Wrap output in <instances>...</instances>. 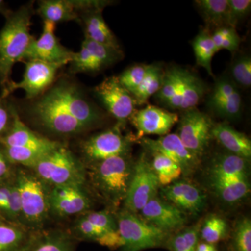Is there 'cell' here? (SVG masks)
<instances>
[{"label": "cell", "instance_id": "83f0119b", "mask_svg": "<svg viewBox=\"0 0 251 251\" xmlns=\"http://www.w3.org/2000/svg\"><path fill=\"white\" fill-rule=\"evenodd\" d=\"M196 64L204 68L210 76H214L211 68V61L218 50L211 38L209 29H204L192 41Z\"/></svg>", "mask_w": 251, "mask_h": 251}, {"label": "cell", "instance_id": "484cf974", "mask_svg": "<svg viewBox=\"0 0 251 251\" xmlns=\"http://www.w3.org/2000/svg\"><path fill=\"white\" fill-rule=\"evenodd\" d=\"M30 233L21 225L0 219V251H21Z\"/></svg>", "mask_w": 251, "mask_h": 251}, {"label": "cell", "instance_id": "ee69618b", "mask_svg": "<svg viewBox=\"0 0 251 251\" xmlns=\"http://www.w3.org/2000/svg\"><path fill=\"white\" fill-rule=\"evenodd\" d=\"M15 182L14 176L6 181L0 182V219L4 220L11 198V192Z\"/></svg>", "mask_w": 251, "mask_h": 251}, {"label": "cell", "instance_id": "e575fe53", "mask_svg": "<svg viewBox=\"0 0 251 251\" xmlns=\"http://www.w3.org/2000/svg\"><path fill=\"white\" fill-rule=\"evenodd\" d=\"M183 72L184 69L175 67L165 73L161 88L156 94V99L162 103L166 105L179 92L182 84Z\"/></svg>", "mask_w": 251, "mask_h": 251}, {"label": "cell", "instance_id": "4dcf8cb0", "mask_svg": "<svg viewBox=\"0 0 251 251\" xmlns=\"http://www.w3.org/2000/svg\"><path fill=\"white\" fill-rule=\"evenodd\" d=\"M152 160L150 162L160 186L173 184L182 175V170L176 163L159 153H150Z\"/></svg>", "mask_w": 251, "mask_h": 251}, {"label": "cell", "instance_id": "1f68e13d", "mask_svg": "<svg viewBox=\"0 0 251 251\" xmlns=\"http://www.w3.org/2000/svg\"><path fill=\"white\" fill-rule=\"evenodd\" d=\"M1 149L11 164L21 165L27 169H31L44 155L52 151L41 149L16 147H1Z\"/></svg>", "mask_w": 251, "mask_h": 251}, {"label": "cell", "instance_id": "5b68a950", "mask_svg": "<svg viewBox=\"0 0 251 251\" xmlns=\"http://www.w3.org/2000/svg\"><path fill=\"white\" fill-rule=\"evenodd\" d=\"M29 170L51 188L87 182L85 164L62 144L44 155Z\"/></svg>", "mask_w": 251, "mask_h": 251}, {"label": "cell", "instance_id": "4316f807", "mask_svg": "<svg viewBox=\"0 0 251 251\" xmlns=\"http://www.w3.org/2000/svg\"><path fill=\"white\" fill-rule=\"evenodd\" d=\"M195 2L208 26L216 29L229 26L227 0H198Z\"/></svg>", "mask_w": 251, "mask_h": 251}, {"label": "cell", "instance_id": "9a60e30c", "mask_svg": "<svg viewBox=\"0 0 251 251\" xmlns=\"http://www.w3.org/2000/svg\"><path fill=\"white\" fill-rule=\"evenodd\" d=\"M130 120L138 131V138H143L148 135L168 134L179 117L176 114L155 105H147L141 110H135Z\"/></svg>", "mask_w": 251, "mask_h": 251}, {"label": "cell", "instance_id": "8fae6325", "mask_svg": "<svg viewBox=\"0 0 251 251\" xmlns=\"http://www.w3.org/2000/svg\"><path fill=\"white\" fill-rule=\"evenodd\" d=\"M50 215L59 218L80 216L90 211L92 199L85 185L69 184L52 187L50 192Z\"/></svg>", "mask_w": 251, "mask_h": 251}, {"label": "cell", "instance_id": "f35d334b", "mask_svg": "<svg viewBox=\"0 0 251 251\" xmlns=\"http://www.w3.org/2000/svg\"><path fill=\"white\" fill-rule=\"evenodd\" d=\"M69 64H71L70 72L72 74L97 73L92 54L83 42L80 50L73 54L72 60Z\"/></svg>", "mask_w": 251, "mask_h": 251}, {"label": "cell", "instance_id": "74e56055", "mask_svg": "<svg viewBox=\"0 0 251 251\" xmlns=\"http://www.w3.org/2000/svg\"><path fill=\"white\" fill-rule=\"evenodd\" d=\"M149 68L150 65L136 64L126 69L117 77L126 90L133 94L143 82L148 72Z\"/></svg>", "mask_w": 251, "mask_h": 251}, {"label": "cell", "instance_id": "ffe728a7", "mask_svg": "<svg viewBox=\"0 0 251 251\" xmlns=\"http://www.w3.org/2000/svg\"><path fill=\"white\" fill-rule=\"evenodd\" d=\"M211 135L228 152L248 161L251 159V142L247 135L234 129L226 122L214 124Z\"/></svg>", "mask_w": 251, "mask_h": 251}, {"label": "cell", "instance_id": "b9f144b4", "mask_svg": "<svg viewBox=\"0 0 251 251\" xmlns=\"http://www.w3.org/2000/svg\"><path fill=\"white\" fill-rule=\"evenodd\" d=\"M84 216L96 227L104 232L117 230L116 219L108 211H91L83 214Z\"/></svg>", "mask_w": 251, "mask_h": 251}, {"label": "cell", "instance_id": "8d00e7d4", "mask_svg": "<svg viewBox=\"0 0 251 251\" xmlns=\"http://www.w3.org/2000/svg\"><path fill=\"white\" fill-rule=\"evenodd\" d=\"M201 224L195 225L181 231L170 241L172 251H195L198 244Z\"/></svg>", "mask_w": 251, "mask_h": 251}, {"label": "cell", "instance_id": "3957f363", "mask_svg": "<svg viewBox=\"0 0 251 251\" xmlns=\"http://www.w3.org/2000/svg\"><path fill=\"white\" fill-rule=\"evenodd\" d=\"M133 168L130 153L113 156L86 165V180L104 202L115 208L125 202Z\"/></svg>", "mask_w": 251, "mask_h": 251}, {"label": "cell", "instance_id": "f6af8a7d", "mask_svg": "<svg viewBox=\"0 0 251 251\" xmlns=\"http://www.w3.org/2000/svg\"><path fill=\"white\" fill-rule=\"evenodd\" d=\"M13 105L6 103L4 99L0 97V137L9 129L12 121Z\"/></svg>", "mask_w": 251, "mask_h": 251}, {"label": "cell", "instance_id": "5bb4252c", "mask_svg": "<svg viewBox=\"0 0 251 251\" xmlns=\"http://www.w3.org/2000/svg\"><path fill=\"white\" fill-rule=\"evenodd\" d=\"M141 143L150 153H161L174 161L182 170V174H191L199 163L200 158L184 146L176 133H168L158 139L143 138Z\"/></svg>", "mask_w": 251, "mask_h": 251}, {"label": "cell", "instance_id": "8992f818", "mask_svg": "<svg viewBox=\"0 0 251 251\" xmlns=\"http://www.w3.org/2000/svg\"><path fill=\"white\" fill-rule=\"evenodd\" d=\"M115 219L117 230L123 239V251H141L161 247L168 236V232L125 209L119 211Z\"/></svg>", "mask_w": 251, "mask_h": 251}, {"label": "cell", "instance_id": "ab89813d", "mask_svg": "<svg viewBox=\"0 0 251 251\" xmlns=\"http://www.w3.org/2000/svg\"><path fill=\"white\" fill-rule=\"evenodd\" d=\"M232 81L237 85L249 88L251 85V58L249 56L239 57L231 68Z\"/></svg>", "mask_w": 251, "mask_h": 251}, {"label": "cell", "instance_id": "7a4b0ae2", "mask_svg": "<svg viewBox=\"0 0 251 251\" xmlns=\"http://www.w3.org/2000/svg\"><path fill=\"white\" fill-rule=\"evenodd\" d=\"M35 13L33 1L23 5L6 17L0 31V86L4 91L11 82L14 64L24 60L31 43V18Z\"/></svg>", "mask_w": 251, "mask_h": 251}, {"label": "cell", "instance_id": "ac0fdd59", "mask_svg": "<svg viewBox=\"0 0 251 251\" xmlns=\"http://www.w3.org/2000/svg\"><path fill=\"white\" fill-rule=\"evenodd\" d=\"M139 213L145 221L166 232L180 228L186 222L183 211L157 196L149 201Z\"/></svg>", "mask_w": 251, "mask_h": 251}, {"label": "cell", "instance_id": "d4e9b609", "mask_svg": "<svg viewBox=\"0 0 251 251\" xmlns=\"http://www.w3.org/2000/svg\"><path fill=\"white\" fill-rule=\"evenodd\" d=\"M207 105L217 116L227 120H237L242 114V97L239 91L229 96L218 95L211 92Z\"/></svg>", "mask_w": 251, "mask_h": 251}, {"label": "cell", "instance_id": "7dc6e473", "mask_svg": "<svg viewBox=\"0 0 251 251\" xmlns=\"http://www.w3.org/2000/svg\"><path fill=\"white\" fill-rule=\"evenodd\" d=\"M11 164L6 156H5L2 150L0 149V182L6 181L14 176L15 172H12Z\"/></svg>", "mask_w": 251, "mask_h": 251}, {"label": "cell", "instance_id": "44dd1931", "mask_svg": "<svg viewBox=\"0 0 251 251\" xmlns=\"http://www.w3.org/2000/svg\"><path fill=\"white\" fill-rule=\"evenodd\" d=\"M102 13L103 10H94L80 15V19L83 22L86 39L112 49L121 50L116 36L105 23Z\"/></svg>", "mask_w": 251, "mask_h": 251}, {"label": "cell", "instance_id": "4fadbf2b", "mask_svg": "<svg viewBox=\"0 0 251 251\" xmlns=\"http://www.w3.org/2000/svg\"><path fill=\"white\" fill-rule=\"evenodd\" d=\"M54 23L44 21L42 34L38 39L31 43L24 60H39L51 64L67 65L70 63L73 54L70 50L61 44L54 34ZM23 60V61H24Z\"/></svg>", "mask_w": 251, "mask_h": 251}, {"label": "cell", "instance_id": "d590c367", "mask_svg": "<svg viewBox=\"0 0 251 251\" xmlns=\"http://www.w3.org/2000/svg\"><path fill=\"white\" fill-rule=\"evenodd\" d=\"M211 38L218 52L221 50L234 52L239 49L242 42V39L236 31L235 27L231 26L217 28L211 34Z\"/></svg>", "mask_w": 251, "mask_h": 251}, {"label": "cell", "instance_id": "c3c4849f", "mask_svg": "<svg viewBox=\"0 0 251 251\" xmlns=\"http://www.w3.org/2000/svg\"><path fill=\"white\" fill-rule=\"evenodd\" d=\"M0 13L4 15L6 17H8L10 14L12 13V11H10L7 7H6V3L2 0H0Z\"/></svg>", "mask_w": 251, "mask_h": 251}, {"label": "cell", "instance_id": "cb8c5ba5", "mask_svg": "<svg viewBox=\"0 0 251 251\" xmlns=\"http://www.w3.org/2000/svg\"><path fill=\"white\" fill-rule=\"evenodd\" d=\"M249 176L211 180V186L225 202L233 204L242 201L250 192Z\"/></svg>", "mask_w": 251, "mask_h": 251}, {"label": "cell", "instance_id": "7402d4cb", "mask_svg": "<svg viewBox=\"0 0 251 251\" xmlns=\"http://www.w3.org/2000/svg\"><path fill=\"white\" fill-rule=\"evenodd\" d=\"M248 171L249 161L229 152L216 155L209 168L211 180L248 176Z\"/></svg>", "mask_w": 251, "mask_h": 251}, {"label": "cell", "instance_id": "bcb514c9", "mask_svg": "<svg viewBox=\"0 0 251 251\" xmlns=\"http://www.w3.org/2000/svg\"><path fill=\"white\" fill-rule=\"evenodd\" d=\"M100 245L106 247L110 249H117L123 247V239L119 233L118 230L112 231L104 234L103 237L97 241Z\"/></svg>", "mask_w": 251, "mask_h": 251}, {"label": "cell", "instance_id": "f1b7e54d", "mask_svg": "<svg viewBox=\"0 0 251 251\" xmlns=\"http://www.w3.org/2000/svg\"><path fill=\"white\" fill-rule=\"evenodd\" d=\"M206 92V85L197 75L184 70L183 73L182 100L180 110L196 108Z\"/></svg>", "mask_w": 251, "mask_h": 251}, {"label": "cell", "instance_id": "e0dca14e", "mask_svg": "<svg viewBox=\"0 0 251 251\" xmlns=\"http://www.w3.org/2000/svg\"><path fill=\"white\" fill-rule=\"evenodd\" d=\"M163 199L181 211L198 214L206 204V196L200 188L187 181H175L162 188Z\"/></svg>", "mask_w": 251, "mask_h": 251}, {"label": "cell", "instance_id": "d6a6232c", "mask_svg": "<svg viewBox=\"0 0 251 251\" xmlns=\"http://www.w3.org/2000/svg\"><path fill=\"white\" fill-rule=\"evenodd\" d=\"M84 44L90 50L93 57L94 65L97 72L108 67L121 59L122 52L121 50H116L101 45L98 43L94 42L90 39H86L83 41Z\"/></svg>", "mask_w": 251, "mask_h": 251}, {"label": "cell", "instance_id": "60d3db41", "mask_svg": "<svg viewBox=\"0 0 251 251\" xmlns=\"http://www.w3.org/2000/svg\"><path fill=\"white\" fill-rule=\"evenodd\" d=\"M234 244L237 251H251V221L249 218L238 221L234 230Z\"/></svg>", "mask_w": 251, "mask_h": 251}, {"label": "cell", "instance_id": "6da1fadb", "mask_svg": "<svg viewBox=\"0 0 251 251\" xmlns=\"http://www.w3.org/2000/svg\"><path fill=\"white\" fill-rule=\"evenodd\" d=\"M27 116L52 134L74 136L99 125L100 109L74 80L62 78L25 106Z\"/></svg>", "mask_w": 251, "mask_h": 251}, {"label": "cell", "instance_id": "d6986e66", "mask_svg": "<svg viewBox=\"0 0 251 251\" xmlns=\"http://www.w3.org/2000/svg\"><path fill=\"white\" fill-rule=\"evenodd\" d=\"M72 234L59 229L31 232L21 251H75Z\"/></svg>", "mask_w": 251, "mask_h": 251}, {"label": "cell", "instance_id": "30bf717a", "mask_svg": "<svg viewBox=\"0 0 251 251\" xmlns=\"http://www.w3.org/2000/svg\"><path fill=\"white\" fill-rule=\"evenodd\" d=\"M213 124L210 117L196 108L184 110L179 122V139L193 154L202 156L212 138Z\"/></svg>", "mask_w": 251, "mask_h": 251}, {"label": "cell", "instance_id": "ba28073f", "mask_svg": "<svg viewBox=\"0 0 251 251\" xmlns=\"http://www.w3.org/2000/svg\"><path fill=\"white\" fill-rule=\"evenodd\" d=\"M160 184L145 153L134 163L133 176L123 204L130 212H140L145 204L156 197Z\"/></svg>", "mask_w": 251, "mask_h": 251}, {"label": "cell", "instance_id": "7c38bea8", "mask_svg": "<svg viewBox=\"0 0 251 251\" xmlns=\"http://www.w3.org/2000/svg\"><path fill=\"white\" fill-rule=\"evenodd\" d=\"M94 93L122 127L135 112L134 99L121 85L117 76L107 77L102 81L94 89Z\"/></svg>", "mask_w": 251, "mask_h": 251}, {"label": "cell", "instance_id": "7bdbcfd3", "mask_svg": "<svg viewBox=\"0 0 251 251\" xmlns=\"http://www.w3.org/2000/svg\"><path fill=\"white\" fill-rule=\"evenodd\" d=\"M228 1V25H236L250 14L251 0H227Z\"/></svg>", "mask_w": 251, "mask_h": 251}, {"label": "cell", "instance_id": "836d02e7", "mask_svg": "<svg viewBox=\"0 0 251 251\" xmlns=\"http://www.w3.org/2000/svg\"><path fill=\"white\" fill-rule=\"evenodd\" d=\"M228 226L223 218L217 215L208 216L201 226L200 234L204 242L215 244L227 236Z\"/></svg>", "mask_w": 251, "mask_h": 251}, {"label": "cell", "instance_id": "277c9868", "mask_svg": "<svg viewBox=\"0 0 251 251\" xmlns=\"http://www.w3.org/2000/svg\"><path fill=\"white\" fill-rule=\"evenodd\" d=\"M15 180L21 199V226L29 232L44 229L50 216V186L27 168L16 170Z\"/></svg>", "mask_w": 251, "mask_h": 251}, {"label": "cell", "instance_id": "f546056e", "mask_svg": "<svg viewBox=\"0 0 251 251\" xmlns=\"http://www.w3.org/2000/svg\"><path fill=\"white\" fill-rule=\"evenodd\" d=\"M165 73L160 66L150 65L148 73L139 87L132 94L136 105L146 103L148 99L156 94L161 88Z\"/></svg>", "mask_w": 251, "mask_h": 251}, {"label": "cell", "instance_id": "603a6c76", "mask_svg": "<svg viewBox=\"0 0 251 251\" xmlns=\"http://www.w3.org/2000/svg\"><path fill=\"white\" fill-rule=\"evenodd\" d=\"M36 13L44 21L54 24L80 20L75 0H41L38 2Z\"/></svg>", "mask_w": 251, "mask_h": 251}, {"label": "cell", "instance_id": "681fc988", "mask_svg": "<svg viewBox=\"0 0 251 251\" xmlns=\"http://www.w3.org/2000/svg\"><path fill=\"white\" fill-rule=\"evenodd\" d=\"M206 251H218V250L215 246H214V244H210L209 249Z\"/></svg>", "mask_w": 251, "mask_h": 251}, {"label": "cell", "instance_id": "52a82bcc", "mask_svg": "<svg viewBox=\"0 0 251 251\" xmlns=\"http://www.w3.org/2000/svg\"><path fill=\"white\" fill-rule=\"evenodd\" d=\"M122 128L121 125L117 124L115 126L92 135L80 143V152L85 166L130 153L132 140L123 135Z\"/></svg>", "mask_w": 251, "mask_h": 251}, {"label": "cell", "instance_id": "2e32d148", "mask_svg": "<svg viewBox=\"0 0 251 251\" xmlns=\"http://www.w3.org/2000/svg\"><path fill=\"white\" fill-rule=\"evenodd\" d=\"M12 121L9 129L0 137L1 147L31 148L41 150H52L61 143L36 134L27 126L13 106Z\"/></svg>", "mask_w": 251, "mask_h": 251}, {"label": "cell", "instance_id": "9c48e42d", "mask_svg": "<svg viewBox=\"0 0 251 251\" xmlns=\"http://www.w3.org/2000/svg\"><path fill=\"white\" fill-rule=\"evenodd\" d=\"M25 69L22 80L18 82L11 81L1 92V98L6 99L19 89L25 91L28 100L39 97L52 86L59 69L64 67L61 64L39 60H27L25 61Z\"/></svg>", "mask_w": 251, "mask_h": 251}]
</instances>
